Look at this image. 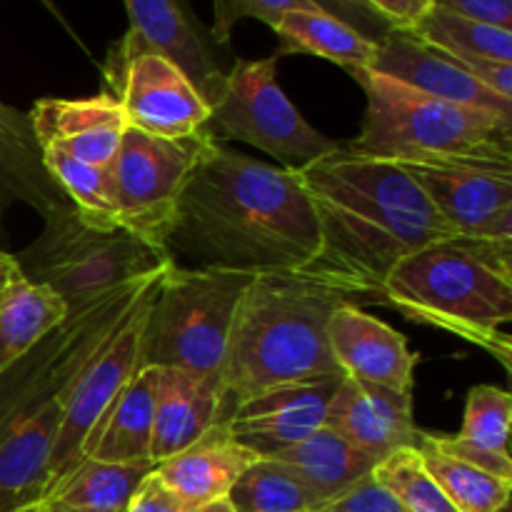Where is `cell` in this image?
<instances>
[{"instance_id": "obj_37", "label": "cell", "mask_w": 512, "mask_h": 512, "mask_svg": "<svg viewBox=\"0 0 512 512\" xmlns=\"http://www.w3.org/2000/svg\"><path fill=\"white\" fill-rule=\"evenodd\" d=\"M428 440L440 450V453L450 455V458H458L463 463L473 465V468L485 470L490 475H498L503 480H512V458L510 455L490 453V450L475 448V445L465 443L458 435H430Z\"/></svg>"}, {"instance_id": "obj_43", "label": "cell", "mask_w": 512, "mask_h": 512, "mask_svg": "<svg viewBox=\"0 0 512 512\" xmlns=\"http://www.w3.org/2000/svg\"><path fill=\"white\" fill-rule=\"evenodd\" d=\"M195 512H235V510H233V505L223 498V500H215V503L203 505V508H198Z\"/></svg>"}, {"instance_id": "obj_21", "label": "cell", "mask_w": 512, "mask_h": 512, "mask_svg": "<svg viewBox=\"0 0 512 512\" xmlns=\"http://www.w3.org/2000/svg\"><path fill=\"white\" fill-rule=\"evenodd\" d=\"M215 423H225L223 388L218 380L160 368L150 460L158 465L173 458L208 433Z\"/></svg>"}, {"instance_id": "obj_8", "label": "cell", "mask_w": 512, "mask_h": 512, "mask_svg": "<svg viewBox=\"0 0 512 512\" xmlns=\"http://www.w3.org/2000/svg\"><path fill=\"white\" fill-rule=\"evenodd\" d=\"M15 260L25 278L48 285L70 308L175 265L170 250L150 248L123 228H88L73 205L50 213L43 235Z\"/></svg>"}, {"instance_id": "obj_34", "label": "cell", "mask_w": 512, "mask_h": 512, "mask_svg": "<svg viewBox=\"0 0 512 512\" xmlns=\"http://www.w3.org/2000/svg\"><path fill=\"white\" fill-rule=\"evenodd\" d=\"M213 8L215 20L210 28V38L218 45H225L240 20L255 18L268 28H275L290 10H310L315 5H310L308 0H213Z\"/></svg>"}, {"instance_id": "obj_44", "label": "cell", "mask_w": 512, "mask_h": 512, "mask_svg": "<svg viewBox=\"0 0 512 512\" xmlns=\"http://www.w3.org/2000/svg\"><path fill=\"white\" fill-rule=\"evenodd\" d=\"M40 3H43V5H45V8H48V10H50V13H53V15H55V18H58V20H60V23H63V25H65V28H68V30H70V33H73V28H70V25H68V23H65V18H63V15H60V10H58V8H55V0H40Z\"/></svg>"}, {"instance_id": "obj_3", "label": "cell", "mask_w": 512, "mask_h": 512, "mask_svg": "<svg viewBox=\"0 0 512 512\" xmlns=\"http://www.w3.org/2000/svg\"><path fill=\"white\" fill-rule=\"evenodd\" d=\"M170 268L75 305L60 328L0 370V512H18L43 498L50 450L75 383Z\"/></svg>"}, {"instance_id": "obj_11", "label": "cell", "mask_w": 512, "mask_h": 512, "mask_svg": "<svg viewBox=\"0 0 512 512\" xmlns=\"http://www.w3.org/2000/svg\"><path fill=\"white\" fill-rule=\"evenodd\" d=\"M103 93L123 108L130 128L158 138H190L210 120V105L168 58L123 35L103 68Z\"/></svg>"}, {"instance_id": "obj_9", "label": "cell", "mask_w": 512, "mask_h": 512, "mask_svg": "<svg viewBox=\"0 0 512 512\" xmlns=\"http://www.w3.org/2000/svg\"><path fill=\"white\" fill-rule=\"evenodd\" d=\"M215 138L243 140L280 160L283 168H303L340 148L318 133L298 113L278 85V55L260 60H235L225 73L223 88L210 103Z\"/></svg>"}, {"instance_id": "obj_22", "label": "cell", "mask_w": 512, "mask_h": 512, "mask_svg": "<svg viewBox=\"0 0 512 512\" xmlns=\"http://www.w3.org/2000/svg\"><path fill=\"white\" fill-rule=\"evenodd\" d=\"M255 460L258 455L243 448L230 435L228 425L215 423L193 445L155 465V473L193 508H203L228 498L230 488Z\"/></svg>"}, {"instance_id": "obj_14", "label": "cell", "mask_w": 512, "mask_h": 512, "mask_svg": "<svg viewBox=\"0 0 512 512\" xmlns=\"http://www.w3.org/2000/svg\"><path fill=\"white\" fill-rule=\"evenodd\" d=\"M343 378L275 385L243 400L225 420L230 435L258 458H273L323 428L330 398Z\"/></svg>"}, {"instance_id": "obj_5", "label": "cell", "mask_w": 512, "mask_h": 512, "mask_svg": "<svg viewBox=\"0 0 512 512\" xmlns=\"http://www.w3.org/2000/svg\"><path fill=\"white\" fill-rule=\"evenodd\" d=\"M368 98L360 133L343 148L390 163H485L512 168V118L430 98L393 78L350 73Z\"/></svg>"}, {"instance_id": "obj_30", "label": "cell", "mask_w": 512, "mask_h": 512, "mask_svg": "<svg viewBox=\"0 0 512 512\" xmlns=\"http://www.w3.org/2000/svg\"><path fill=\"white\" fill-rule=\"evenodd\" d=\"M415 35L455 58H488L512 63V30L478 23L430 5L413 25Z\"/></svg>"}, {"instance_id": "obj_19", "label": "cell", "mask_w": 512, "mask_h": 512, "mask_svg": "<svg viewBox=\"0 0 512 512\" xmlns=\"http://www.w3.org/2000/svg\"><path fill=\"white\" fill-rule=\"evenodd\" d=\"M325 330L345 378L413 393L418 355L410 353L403 333L365 313L360 305H340Z\"/></svg>"}, {"instance_id": "obj_45", "label": "cell", "mask_w": 512, "mask_h": 512, "mask_svg": "<svg viewBox=\"0 0 512 512\" xmlns=\"http://www.w3.org/2000/svg\"><path fill=\"white\" fill-rule=\"evenodd\" d=\"M500 512H510V505H505V508H503V510H500Z\"/></svg>"}, {"instance_id": "obj_23", "label": "cell", "mask_w": 512, "mask_h": 512, "mask_svg": "<svg viewBox=\"0 0 512 512\" xmlns=\"http://www.w3.org/2000/svg\"><path fill=\"white\" fill-rule=\"evenodd\" d=\"M160 368H140L123 393L113 400L93 433L85 438L83 458L103 463H153V418ZM155 465V463H153Z\"/></svg>"}, {"instance_id": "obj_13", "label": "cell", "mask_w": 512, "mask_h": 512, "mask_svg": "<svg viewBox=\"0 0 512 512\" xmlns=\"http://www.w3.org/2000/svg\"><path fill=\"white\" fill-rule=\"evenodd\" d=\"M395 165L418 183L455 233L512 243V168L460 160Z\"/></svg>"}, {"instance_id": "obj_17", "label": "cell", "mask_w": 512, "mask_h": 512, "mask_svg": "<svg viewBox=\"0 0 512 512\" xmlns=\"http://www.w3.org/2000/svg\"><path fill=\"white\" fill-rule=\"evenodd\" d=\"M130 18L128 35L145 50L178 65L185 78L198 88L205 103H213L223 88L228 70L215 55L210 33L190 13L183 0H123Z\"/></svg>"}, {"instance_id": "obj_6", "label": "cell", "mask_w": 512, "mask_h": 512, "mask_svg": "<svg viewBox=\"0 0 512 512\" xmlns=\"http://www.w3.org/2000/svg\"><path fill=\"white\" fill-rule=\"evenodd\" d=\"M383 305L475 343L510 370L512 278L478 258L460 235L405 255L385 280Z\"/></svg>"}, {"instance_id": "obj_16", "label": "cell", "mask_w": 512, "mask_h": 512, "mask_svg": "<svg viewBox=\"0 0 512 512\" xmlns=\"http://www.w3.org/2000/svg\"><path fill=\"white\" fill-rule=\"evenodd\" d=\"M370 70L398 80L430 98L512 118V100L500 98L493 90L480 85L463 68H458L448 53L420 40L408 28L390 30L380 40Z\"/></svg>"}, {"instance_id": "obj_20", "label": "cell", "mask_w": 512, "mask_h": 512, "mask_svg": "<svg viewBox=\"0 0 512 512\" xmlns=\"http://www.w3.org/2000/svg\"><path fill=\"white\" fill-rule=\"evenodd\" d=\"M18 203L38 210L45 220L68 208L70 200L45 168L28 113L0 100V238L5 235V213Z\"/></svg>"}, {"instance_id": "obj_33", "label": "cell", "mask_w": 512, "mask_h": 512, "mask_svg": "<svg viewBox=\"0 0 512 512\" xmlns=\"http://www.w3.org/2000/svg\"><path fill=\"white\" fill-rule=\"evenodd\" d=\"M512 398L495 385H475L465 403L463 428L458 438L490 453L510 455Z\"/></svg>"}, {"instance_id": "obj_18", "label": "cell", "mask_w": 512, "mask_h": 512, "mask_svg": "<svg viewBox=\"0 0 512 512\" xmlns=\"http://www.w3.org/2000/svg\"><path fill=\"white\" fill-rule=\"evenodd\" d=\"M40 150L58 148L83 163L110 168L128 120L108 93L93 98H40L28 113Z\"/></svg>"}, {"instance_id": "obj_31", "label": "cell", "mask_w": 512, "mask_h": 512, "mask_svg": "<svg viewBox=\"0 0 512 512\" xmlns=\"http://www.w3.org/2000/svg\"><path fill=\"white\" fill-rule=\"evenodd\" d=\"M235 512H313L315 500L275 458H258L228 493Z\"/></svg>"}, {"instance_id": "obj_26", "label": "cell", "mask_w": 512, "mask_h": 512, "mask_svg": "<svg viewBox=\"0 0 512 512\" xmlns=\"http://www.w3.org/2000/svg\"><path fill=\"white\" fill-rule=\"evenodd\" d=\"M70 305L48 285L23 278L0 293V370L18 363L40 340L65 323Z\"/></svg>"}, {"instance_id": "obj_12", "label": "cell", "mask_w": 512, "mask_h": 512, "mask_svg": "<svg viewBox=\"0 0 512 512\" xmlns=\"http://www.w3.org/2000/svg\"><path fill=\"white\" fill-rule=\"evenodd\" d=\"M158 285L135 305L133 313L123 320V325L105 340L103 348L95 353V358L90 360L88 368L83 370V375L75 383L68 405H65L58 438H55L53 450H50L48 490L83 460L80 450H83L85 438L93 433V428L108 413L113 400L123 393L125 385L140 370L145 315H148L150 300H153Z\"/></svg>"}, {"instance_id": "obj_10", "label": "cell", "mask_w": 512, "mask_h": 512, "mask_svg": "<svg viewBox=\"0 0 512 512\" xmlns=\"http://www.w3.org/2000/svg\"><path fill=\"white\" fill-rule=\"evenodd\" d=\"M208 130L170 140L125 128L110 165L120 228L145 245L170 250L168 240L178 215L180 195L190 178Z\"/></svg>"}, {"instance_id": "obj_4", "label": "cell", "mask_w": 512, "mask_h": 512, "mask_svg": "<svg viewBox=\"0 0 512 512\" xmlns=\"http://www.w3.org/2000/svg\"><path fill=\"white\" fill-rule=\"evenodd\" d=\"M358 305L308 273H258L230 325L220 388L225 420L243 400L290 383L345 378L328 343V318Z\"/></svg>"}, {"instance_id": "obj_41", "label": "cell", "mask_w": 512, "mask_h": 512, "mask_svg": "<svg viewBox=\"0 0 512 512\" xmlns=\"http://www.w3.org/2000/svg\"><path fill=\"white\" fill-rule=\"evenodd\" d=\"M23 278V270H20L18 260H15V255L5 253V250H0V293H3L5 288H8L13 280Z\"/></svg>"}, {"instance_id": "obj_25", "label": "cell", "mask_w": 512, "mask_h": 512, "mask_svg": "<svg viewBox=\"0 0 512 512\" xmlns=\"http://www.w3.org/2000/svg\"><path fill=\"white\" fill-rule=\"evenodd\" d=\"M273 30L278 35V58L305 53L330 60L348 73H358L373 68L378 53V43L360 35L343 20L315 8L290 10Z\"/></svg>"}, {"instance_id": "obj_7", "label": "cell", "mask_w": 512, "mask_h": 512, "mask_svg": "<svg viewBox=\"0 0 512 512\" xmlns=\"http://www.w3.org/2000/svg\"><path fill=\"white\" fill-rule=\"evenodd\" d=\"M253 278L213 265H173L145 315L140 368H175L220 383L230 325Z\"/></svg>"}, {"instance_id": "obj_40", "label": "cell", "mask_w": 512, "mask_h": 512, "mask_svg": "<svg viewBox=\"0 0 512 512\" xmlns=\"http://www.w3.org/2000/svg\"><path fill=\"white\" fill-rule=\"evenodd\" d=\"M365 3L378 10L395 28H413L433 5L430 0H365Z\"/></svg>"}, {"instance_id": "obj_42", "label": "cell", "mask_w": 512, "mask_h": 512, "mask_svg": "<svg viewBox=\"0 0 512 512\" xmlns=\"http://www.w3.org/2000/svg\"><path fill=\"white\" fill-rule=\"evenodd\" d=\"M18 512H85V510L70 508V505L60 503V500L43 495V498H38V500H33V503L23 505V508H20Z\"/></svg>"}, {"instance_id": "obj_38", "label": "cell", "mask_w": 512, "mask_h": 512, "mask_svg": "<svg viewBox=\"0 0 512 512\" xmlns=\"http://www.w3.org/2000/svg\"><path fill=\"white\" fill-rule=\"evenodd\" d=\"M198 508L188 503V500L180 498L173 488L163 483L158 478V473L145 475L143 483L138 485V490L133 493V498L128 500L123 512H195Z\"/></svg>"}, {"instance_id": "obj_29", "label": "cell", "mask_w": 512, "mask_h": 512, "mask_svg": "<svg viewBox=\"0 0 512 512\" xmlns=\"http://www.w3.org/2000/svg\"><path fill=\"white\" fill-rule=\"evenodd\" d=\"M418 453L430 478L438 483V488L458 512H500L505 505H510L512 480H503L440 453L428 440V433L420 438Z\"/></svg>"}, {"instance_id": "obj_27", "label": "cell", "mask_w": 512, "mask_h": 512, "mask_svg": "<svg viewBox=\"0 0 512 512\" xmlns=\"http://www.w3.org/2000/svg\"><path fill=\"white\" fill-rule=\"evenodd\" d=\"M153 470V463L128 465L83 458L45 495L85 512H123L145 475Z\"/></svg>"}, {"instance_id": "obj_32", "label": "cell", "mask_w": 512, "mask_h": 512, "mask_svg": "<svg viewBox=\"0 0 512 512\" xmlns=\"http://www.w3.org/2000/svg\"><path fill=\"white\" fill-rule=\"evenodd\" d=\"M373 475L408 512H458L428 475L418 448L395 450L375 465Z\"/></svg>"}, {"instance_id": "obj_2", "label": "cell", "mask_w": 512, "mask_h": 512, "mask_svg": "<svg viewBox=\"0 0 512 512\" xmlns=\"http://www.w3.org/2000/svg\"><path fill=\"white\" fill-rule=\"evenodd\" d=\"M320 228V250L303 273L363 303H383L390 270L415 250L458 238L413 178L390 160L340 145L298 168Z\"/></svg>"}, {"instance_id": "obj_24", "label": "cell", "mask_w": 512, "mask_h": 512, "mask_svg": "<svg viewBox=\"0 0 512 512\" xmlns=\"http://www.w3.org/2000/svg\"><path fill=\"white\" fill-rule=\"evenodd\" d=\"M273 458L280 460L303 483L310 498L315 500V508L338 498L350 485L373 473L378 465V460L365 455L325 425Z\"/></svg>"}, {"instance_id": "obj_28", "label": "cell", "mask_w": 512, "mask_h": 512, "mask_svg": "<svg viewBox=\"0 0 512 512\" xmlns=\"http://www.w3.org/2000/svg\"><path fill=\"white\" fill-rule=\"evenodd\" d=\"M43 163L88 228L100 233L120 230L110 168L75 160L58 148H43Z\"/></svg>"}, {"instance_id": "obj_35", "label": "cell", "mask_w": 512, "mask_h": 512, "mask_svg": "<svg viewBox=\"0 0 512 512\" xmlns=\"http://www.w3.org/2000/svg\"><path fill=\"white\" fill-rule=\"evenodd\" d=\"M313 512H408L400 500L385 485L378 483L373 473L350 485L338 498L328 500Z\"/></svg>"}, {"instance_id": "obj_36", "label": "cell", "mask_w": 512, "mask_h": 512, "mask_svg": "<svg viewBox=\"0 0 512 512\" xmlns=\"http://www.w3.org/2000/svg\"><path fill=\"white\" fill-rule=\"evenodd\" d=\"M308 3L323 10V13L333 15V18L343 20L345 25L358 30L360 35H365L373 43H380L390 30H395V25L385 20L378 10L370 8L365 0H308Z\"/></svg>"}, {"instance_id": "obj_15", "label": "cell", "mask_w": 512, "mask_h": 512, "mask_svg": "<svg viewBox=\"0 0 512 512\" xmlns=\"http://www.w3.org/2000/svg\"><path fill=\"white\" fill-rule=\"evenodd\" d=\"M323 425L378 463L395 450L418 448L425 433L415 423L413 393L355 378L340 380Z\"/></svg>"}, {"instance_id": "obj_39", "label": "cell", "mask_w": 512, "mask_h": 512, "mask_svg": "<svg viewBox=\"0 0 512 512\" xmlns=\"http://www.w3.org/2000/svg\"><path fill=\"white\" fill-rule=\"evenodd\" d=\"M430 3L478 23L512 30V0H430Z\"/></svg>"}, {"instance_id": "obj_1", "label": "cell", "mask_w": 512, "mask_h": 512, "mask_svg": "<svg viewBox=\"0 0 512 512\" xmlns=\"http://www.w3.org/2000/svg\"><path fill=\"white\" fill-rule=\"evenodd\" d=\"M240 273H303L320 250L313 200L298 168L225 148L208 130L178 203L168 248Z\"/></svg>"}]
</instances>
